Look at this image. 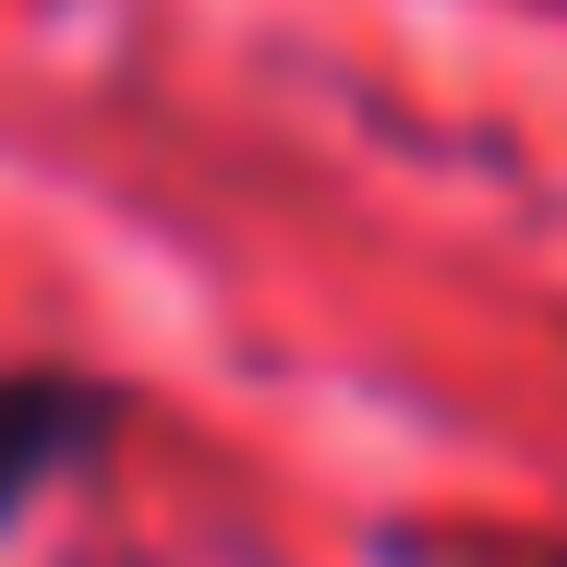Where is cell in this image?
I'll use <instances>...</instances> for the list:
<instances>
[{
  "label": "cell",
  "instance_id": "1",
  "mask_svg": "<svg viewBox=\"0 0 567 567\" xmlns=\"http://www.w3.org/2000/svg\"><path fill=\"white\" fill-rule=\"evenodd\" d=\"M97 423H110L97 386H73V374H0V507H24L61 458H85Z\"/></svg>",
  "mask_w": 567,
  "mask_h": 567
}]
</instances>
